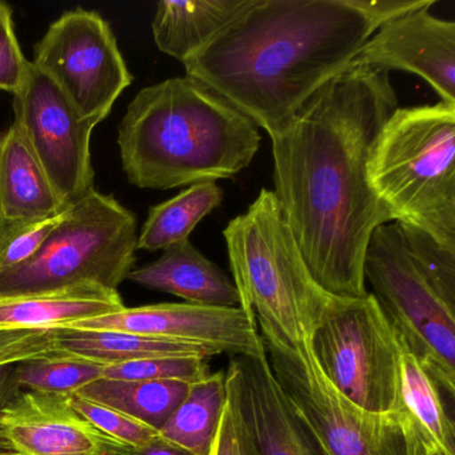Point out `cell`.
<instances>
[{"label":"cell","instance_id":"6da1fadb","mask_svg":"<svg viewBox=\"0 0 455 455\" xmlns=\"http://www.w3.org/2000/svg\"><path fill=\"white\" fill-rule=\"evenodd\" d=\"M396 108L387 71L350 66L270 138L273 193L311 275L331 297L369 294L367 243L393 218L370 188L367 164Z\"/></svg>","mask_w":455,"mask_h":455},{"label":"cell","instance_id":"7a4b0ae2","mask_svg":"<svg viewBox=\"0 0 455 455\" xmlns=\"http://www.w3.org/2000/svg\"><path fill=\"white\" fill-rule=\"evenodd\" d=\"M431 4L436 0H247L183 66L275 137L350 68L383 23Z\"/></svg>","mask_w":455,"mask_h":455},{"label":"cell","instance_id":"3957f363","mask_svg":"<svg viewBox=\"0 0 455 455\" xmlns=\"http://www.w3.org/2000/svg\"><path fill=\"white\" fill-rule=\"evenodd\" d=\"M259 145V127L251 118L188 76L140 90L118 127L127 180L151 190L235 177Z\"/></svg>","mask_w":455,"mask_h":455},{"label":"cell","instance_id":"277c9868","mask_svg":"<svg viewBox=\"0 0 455 455\" xmlns=\"http://www.w3.org/2000/svg\"><path fill=\"white\" fill-rule=\"evenodd\" d=\"M370 294L442 394L455 396V252L399 222L372 231L363 259Z\"/></svg>","mask_w":455,"mask_h":455},{"label":"cell","instance_id":"5b68a950","mask_svg":"<svg viewBox=\"0 0 455 455\" xmlns=\"http://www.w3.org/2000/svg\"><path fill=\"white\" fill-rule=\"evenodd\" d=\"M367 180L393 222L455 252V105L396 108L367 164Z\"/></svg>","mask_w":455,"mask_h":455},{"label":"cell","instance_id":"8992f818","mask_svg":"<svg viewBox=\"0 0 455 455\" xmlns=\"http://www.w3.org/2000/svg\"><path fill=\"white\" fill-rule=\"evenodd\" d=\"M223 236L239 306L286 345L307 343L335 298L311 275L275 194L262 188Z\"/></svg>","mask_w":455,"mask_h":455},{"label":"cell","instance_id":"52a82bcc","mask_svg":"<svg viewBox=\"0 0 455 455\" xmlns=\"http://www.w3.org/2000/svg\"><path fill=\"white\" fill-rule=\"evenodd\" d=\"M138 220L116 196L92 191L71 204L39 251L0 271V298L95 284L118 290L135 268Z\"/></svg>","mask_w":455,"mask_h":455},{"label":"cell","instance_id":"ba28073f","mask_svg":"<svg viewBox=\"0 0 455 455\" xmlns=\"http://www.w3.org/2000/svg\"><path fill=\"white\" fill-rule=\"evenodd\" d=\"M287 402L330 455H431L433 444L407 410L375 414L346 398L319 369L308 342L286 345L259 329Z\"/></svg>","mask_w":455,"mask_h":455},{"label":"cell","instance_id":"9c48e42d","mask_svg":"<svg viewBox=\"0 0 455 455\" xmlns=\"http://www.w3.org/2000/svg\"><path fill=\"white\" fill-rule=\"evenodd\" d=\"M324 377L346 398L375 414L404 411L402 347L371 294L332 300L308 340Z\"/></svg>","mask_w":455,"mask_h":455},{"label":"cell","instance_id":"30bf717a","mask_svg":"<svg viewBox=\"0 0 455 455\" xmlns=\"http://www.w3.org/2000/svg\"><path fill=\"white\" fill-rule=\"evenodd\" d=\"M33 65L84 119L97 124L134 81L110 25L84 9L66 12L50 25L36 44Z\"/></svg>","mask_w":455,"mask_h":455},{"label":"cell","instance_id":"8fae6325","mask_svg":"<svg viewBox=\"0 0 455 455\" xmlns=\"http://www.w3.org/2000/svg\"><path fill=\"white\" fill-rule=\"evenodd\" d=\"M14 97V124L68 206L95 190L92 134L57 84L31 62L28 81Z\"/></svg>","mask_w":455,"mask_h":455},{"label":"cell","instance_id":"7c38bea8","mask_svg":"<svg viewBox=\"0 0 455 455\" xmlns=\"http://www.w3.org/2000/svg\"><path fill=\"white\" fill-rule=\"evenodd\" d=\"M90 331H122L217 346L231 356L266 353L255 315L241 306L156 303L121 311L68 326Z\"/></svg>","mask_w":455,"mask_h":455},{"label":"cell","instance_id":"4fadbf2b","mask_svg":"<svg viewBox=\"0 0 455 455\" xmlns=\"http://www.w3.org/2000/svg\"><path fill=\"white\" fill-rule=\"evenodd\" d=\"M70 394L20 390L0 407V450L12 455H130L132 447L95 427Z\"/></svg>","mask_w":455,"mask_h":455},{"label":"cell","instance_id":"5bb4252c","mask_svg":"<svg viewBox=\"0 0 455 455\" xmlns=\"http://www.w3.org/2000/svg\"><path fill=\"white\" fill-rule=\"evenodd\" d=\"M434 4L383 23L351 66L414 74L430 84L442 102L455 105V23L431 14Z\"/></svg>","mask_w":455,"mask_h":455},{"label":"cell","instance_id":"9a60e30c","mask_svg":"<svg viewBox=\"0 0 455 455\" xmlns=\"http://www.w3.org/2000/svg\"><path fill=\"white\" fill-rule=\"evenodd\" d=\"M226 383L259 455H330L290 406L267 354L231 356Z\"/></svg>","mask_w":455,"mask_h":455},{"label":"cell","instance_id":"2e32d148","mask_svg":"<svg viewBox=\"0 0 455 455\" xmlns=\"http://www.w3.org/2000/svg\"><path fill=\"white\" fill-rule=\"evenodd\" d=\"M68 207L12 124L0 140V222H41L60 217Z\"/></svg>","mask_w":455,"mask_h":455},{"label":"cell","instance_id":"e0dca14e","mask_svg":"<svg viewBox=\"0 0 455 455\" xmlns=\"http://www.w3.org/2000/svg\"><path fill=\"white\" fill-rule=\"evenodd\" d=\"M127 279L146 289L169 292L193 305L236 307L241 303L234 282L190 239L164 250L154 262L135 267Z\"/></svg>","mask_w":455,"mask_h":455},{"label":"cell","instance_id":"ac0fdd59","mask_svg":"<svg viewBox=\"0 0 455 455\" xmlns=\"http://www.w3.org/2000/svg\"><path fill=\"white\" fill-rule=\"evenodd\" d=\"M52 356L90 362L100 366L169 356H201L210 359L223 354L217 346L204 343L135 332L90 331L68 327L52 330Z\"/></svg>","mask_w":455,"mask_h":455},{"label":"cell","instance_id":"d6986e66","mask_svg":"<svg viewBox=\"0 0 455 455\" xmlns=\"http://www.w3.org/2000/svg\"><path fill=\"white\" fill-rule=\"evenodd\" d=\"M126 307L118 290L95 284L0 298V330H54Z\"/></svg>","mask_w":455,"mask_h":455},{"label":"cell","instance_id":"ffe728a7","mask_svg":"<svg viewBox=\"0 0 455 455\" xmlns=\"http://www.w3.org/2000/svg\"><path fill=\"white\" fill-rule=\"evenodd\" d=\"M247 0H162L153 20L156 47L185 63L201 52Z\"/></svg>","mask_w":455,"mask_h":455},{"label":"cell","instance_id":"44dd1931","mask_svg":"<svg viewBox=\"0 0 455 455\" xmlns=\"http://www.w3.org/2000/svg\"><path fill=\"white\" fill-rule=\"evenodd\" d=\"M228 398L226 371L210 372L191 383L188 395L159 430V435L194 455H209Z\"/></svg>","mask_w":455,"mask_h":455},{"label":"cell","instance_id":"7402d4cb","mask_svg":"<svg viewBox=\"0 0 455 455\" xmlns=\"http://www.w3.org/2000/svg\"><path fill=\"white\" fill-rule=\"evenodd\" d=\"M190 382L180 380H124L100 378L76 391V395L105 404L161 430L180 402Z\"/></svg>","mask_w":455,"mask_h":455},{"label":"cell","instance_id":"603a6c76","mask_svg":"<svg viewBox=\"0 0 455 455\" xmlns=\"http://www.w3.org/2000/svg\"><path fill=\"white\" fill-rule=\"evenodd\" d=\"M223 201L217 182L196 183L169 201L151 207L138 234V249L158 251L190 239L194 228Z\"/></svg>","mask_w":455,"mask_h":455},{"label":"cell","instance_id":"cb8c5ba5","mask_svg":"<svg viewBox=\"0 0 455 455\" xmlns=\"http://www.w3.org/2000/svg\"><path fill=\"white\" fill-rule=\"evenodd\" d=\"M401 371L404 409L422 428L435 452L455 455L454 419L446 411L438 386L420 362L404 348Z\"/></svg>","mask_w":455,"mask_h":455},{"label":"cell","instance_id":"d4e9b609","mask_svg":"<svg viewBox=\"0 0 455 455\" xmlns=\"http://www.w3.org/2000/svg\"><path fill=\"white\" fill-rule=\"evenodd\" d=\"M103 378V366L76 359L46 356L15 364L20 390L74 394Z\"/></svg>","mask_w":455,"mask_h":455},{"label":"cell","instance_id":"484cf974","mask_svg":"<svg viewBox=\"0 0 455 455\" xmlns=\"http://www.w3.org/2000/svg\"><path fill=\"white\" fill-rule=\"evenodd\" d=\"M209 359L169 356L103 366V378L124 380H180L196 382L210 374Z\"/></svg>","mask_w":455,"mask_h":455},{"label":"cell","instance_id":"4316f807","mask_svg":"<svg viewBox=\"0 0 455 455\" xmlns=\"http://www.w3.org/2000/svg\"><path fill=\"white\" fill-rule=\"evenodd\" d=\"M70 403L76 411L81 412L95 427L108 434L111 438L132 449H140L158 439L159 431L130 415L105 404L95 403L89 399L81 398L76 394L68 396Z\"/></svg>","mask_w":455,"mask_h":455},{"label":"cell","instance_id":"83f0119b","mask_svg":"<svg viewBox=\"0 0 455 455\" xmlns=\"http://www.w3.org/2000/svg\"><path fill=\"white\" fill-rule=\"evenodd\" d=\"M62 215L41 222H0V271L12 270L30 260Z\"/></svg>","mask_w":455,"mask_h":455},{"label":"cell","instance_id":"f1b7e54d","mask_svg":"<svg viewBox=\"0 0 455 455\" xmlns=\"http://www.w3.org/2000/svg\"><path fill=\"white\" fill-rule=\"evenodd\" d=\"M30 68L31 62L15 36L12 9L0 2V90L18 94L28 81Z\"/></svg>","mask_w":455,"mask_h":455},{"label":"cell","instance_id":"f546056e","mask_svg":"<svg viewBox=\"0 0 455 455\" xmlns=\"http://www.w3.org/2000/svg\"><path fill=\"white\" fill-rule=\"evenodd\" d=\"M52 351L50 330H0V366L46 358Z\"/></svg>","mask_w":455,"mask_h":455},{"label":"cell","instance_id":"4dcf8cb0","mask_svg":"<svg viewBox=\"0 0 455 455\" xmlns=\"http://www.w3.org/2000/svg\"><path fill=\"white\" fill-rule=\"evenodd\" d=\"M209 455H259L230 395Z\"/></svg>","mask_w":455,"mask_h":455},{"label":"cell","instance_id":"1f68e13d","mask_svg":"<svg viewBox=\"0 0 455 455\" xmlns=\"http://www.w3.org/2000/svg\"><path fill=\"white\" fill-rule=\"evenodd\" d=\"M130 455H194L193 452L188 450L183 449V447L178 446V444L172 443V442L166 441V439L159 436L156 441L151 443L146 444V446L140 447V449H132V454Z\"/></svg>","mask_w":455,"mask_h":455},{"label":"cell","instance_id":"d6a6232c","mask_svg":"<svg viewBox=\"0 0 455 455\" xmlns=\"http://www.w3.org/2000/svg\"><path fill=\"white\" fill-rule=\"evenodd\" d=\"M20 388L15 379V364L0 366V407L12 401Z\"/></svg>","mask_w":455,"mask_h":455},{"label":"cell","instance_id":"836d02e7","mask_svg":"<svg viewBox=\"0 0 455 455\" xmlns=\"http://www.w3.org/2000/svg\"><path fill=\"white\" fill-rule=\"evenodd\" d=\"M0 455H12V454H7V452L4 451V450H0Z\"/></svg>","mask_w":455,"mask_h":455},{"label":"cell","instance_id":"e575fe53","mask_svg":"<svg viewBox=\"0 0 455 455\" xmlns=\"http://www.w3.org/2000/svg\"><path fill=\"white\" fill-rule=\"evenodd\" d=\"M2 135H4V132H0V140H2Z\"/></svg>","mask_w":455,"mask_h":455},{"label":"cell","instance_id":"d590c367","mask_svg":"<svg viewBox=\"0 0 455 455\" xmlns=\"http://www.w3.org/2000/svg\"><path fill=\"white\" fill-rule=\"evenodd\" d=\"M431 455H439L438 452H433Z\"/></svg>","mask_w":455,"mask_h":455}]
</instances>
